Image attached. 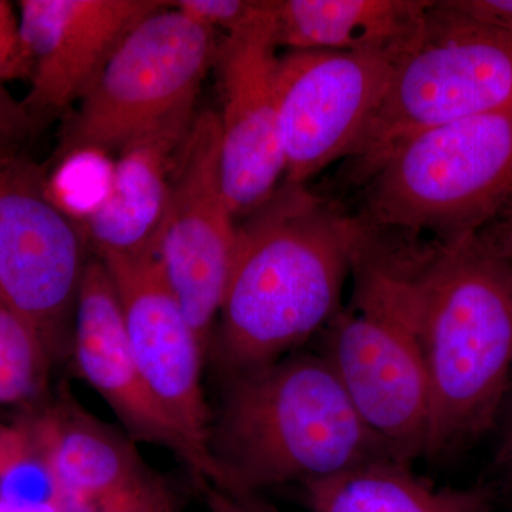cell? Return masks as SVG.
<instances>
[{"mask_svg": "<svg viewBox=\"0 0 512 512\" xmlns=\"http://www.w3.org/2000/svg\"><path fill=\"white\" fill-rule=\"evenodd\" d=\"M244 220L211 346L224 377L278 362L329 325L363 234L360 218L284 181Z\"/></svg>", "mask_w": 512, "mask_h": 512, "instance_id": "obj_1", "label": "cell"}, {"mask_svg": "<svg viewBox=\"0 0 512 512\" xmlns=\"http://www.w3.org/2000/svg\"><path fill=\"white\" fill-rule=\"evenodd\" d=\"M412 285L430 393L426 456L466 446L512 389V259L481 234L414 242Z\"/></svg>", "mask_w": 512, "mask_h": 512, "instance_id": "obj_2", "label": "cell"}, {"mask_svg": "<svg viewBox=\"0 0 512 512\" xmlns=\"http://www.w3.org/2000/svg\"><path fill=\"white\" fill-rule=\"evenodd\" d=\"M210 446L232 497L255 512H266L256 498L265 488L393 458L357 413L328 357L308 352L225 377Z\"/></svg>", "mask_w": 512, "mask_h": 512, "instance_id": "obj_3", "label": "cell"}, {"mask_svg": "<svg viewBox=\"0 0 512 512\" xmlns=\"http://www.w3.org/2000/svg\"><path fill=\"white\" fill-rule=\"evenodd\" d=\"M414 239L363 222L353 293L325 329V349L340 382L390 456L410 464L426 456L430 393L412 266Z\"/></svg>", "mask_w": 512, "mask_h": 512, "instance_id": "obj_4", "label": "cell"}, {"mask_svg": "<svg viewBox=\"0 0 512 512\" xmlns=\"http://www.w3.org/2000/svg\"><path fill=\"white\" fill-rule=\"evenodd\" d=\"M365 184L369 227L436 241L480 234L512 200V106L409 138Z\"/></svg>", "mask_w": 512, "mask_h": 512, "instance_id": "obj_5", "label": "cell"}, {"mask_svg": "<svg viewBox=\"0 0 512 512\" xmlns=\"http://www.w3.org/2000/svg\"><path fill=\"white\" fill-rule=\"evenodd\" d=\"M512 106V33L433 2L419 45L394 66L382 106L350 160L360 183L423 131Z\"/></svg>", "mask_w": 512, "mask_h": 512, "instance_id": "obj_6", "label": "cell"}, {"mask_svg": "<svg viewBox=\"0 0 512 512\" xmlns=\"http://www.w3.org/2000/svg\"><path fill=\"white\" fill-rule=\"evenodd\" d=\"M222 39L173 5L137 23L70 111L55 161L113 153L158 120L197 101Z\"/></svg>", "mask_w": 512, "mask_h": 512, "instance_id": "obj_7", "label": "cell"}, {"mask_svg": "<svg viewBox=\"0 0 512 512\" xmlns=\"http://www.w3.org/2000/svg\"><path fill=\"white\" fill-rule=\"evenodd\" d=\"M86 245L80 224L56 201L46 168L0 151V293L52 360L72 343Z\"/></svg>", "mask_w": 512, "mask_h": 512, "instance_id": "obj_8", "label": "cell"}, {"mask_svg": "<svg viewBox=\"0 0 512 512\" xmlns=\"http://www.w3.org/2000/svg\"><path fill=\"white\" fill-rule=\"evenodd\" d=\"M237 234L222 183L217 111H200L175 168L154 256L207 356Z\"/></svg>", "mask_w": 512, "mask_h": 512, "instance_id": "obj_9", "label": "cell"}, {"mask_svg": "<svg viewBox=\"0 0 512 512\" xmlns=\"http://www.w3.org/2000/svg\"><path fill=\"white\" fill-rule=\"evenodd\" d=\"M396 62L326 50H285L276 72L284 183L306 185L349 158L382 106Z\"/></svg>", "mask_w": 512, "mask_h": 512, "instance_id": "obj_10", "label": "cell"}, {"mask_svg": "<svg viewBox=\"0 0 512 512\" xmlns=\"http://www.w3.org/2000/svg\"><path fill=\"white\" fill-rule=\"evenodd\" d=\"M70 350L77 375L109 404L131 440L165 448L190 470L195 483L205 481L232 497L212 451L178 426L144 382L128 348L116 286L99 258L84 268Z\"/></svg>", "mask_w": 512, "mask_h": 512, "instance_id": "obj_11", "label": "cell"}, {"mask_svg": "<svg viewBox=\"0 0 512 512\" xmlns=\"http://www.w3.org/2000/svg\"><path fill=\"white\" fill-rule=\"evenodd\" d=\"M278 49L269 0L264 18L222 37L215 63L222 183L237 220L262 207L285 177L276 89Z\"/></svg>", "mask_w": 512, "mask_h": 512, "instance_id": "obj_12", "label": "cell"}, {"mask_svg": "<svg viewBox=\"0 0 512 512\" xmlns=\"http://www.w3.org/2000/svg\"><path fill=\"white\" fill-rule=\"evenodd\" d=\"M123 312L128 348L151 392L195 443L211 450L212 416L202 367L207 353L154 254L97 255Z\"/></svg>", "mask_w": 512, "mask_h": 512, "instance_id": "obj_13", "label": "cell"}, {"mask_svg": "<svg viewBox=\"0 0 512 512\" xmlns=\"http://www.w3.org/2000/svg\"><path fill=\"white\" fill-rule=\"evenodd\" d=\"M163 0H22L20 29L32 74L22 100L36 130L79 103L137 23Z\"/></svg>", "mask_w": 512, "mask_h": 512, "instance_id": "obj_14", "label": "cell"}, {"mask_svg": "<svg viewBox=\"0 0 512 512\" xmlns=\"http://www.w3.org/2000/svg\"><path fill=\"white\" fill-rule=\"evenodd\" d=\"M185 104L121 148L103 198L80 224L97 255L154 254L171 181L197 119Z\"/></svg>", "mask_w": 512, "mask_h": 512, "instance_id": "obj_15", "label": "cell"}, {"mask_svg": "<svg viewBox=\"0 0 512 512\" xmlns=\"http://www.w3.org/2000/svg\"><path fill=\"white\" fill-rule=\"evenodd\" d=\"M26 427L56 503L133 487L156 476L138 454L136 441L87 412L69 393Z\"/></svg>", "mask_w": 512, "mask_h": 512, "instance_id": "obj_16", "label": "cell"}, {"mask_svg": "<svg viewBox=\"0 0 512 512\" xmlns=\"http://www.w3.org/2000/svg\"><path fill=\"white\" fill-rule=\"evenodd\" d=\"M433 2L426 0H271L276 43L400 62L419 45Z\"/></svg>", "mask_w": 512, "mask_h": 512, "instance_id": "obj_17", "label": "cell"}, {"mask_svg": "<svg viewBox=\"0 0 512 512\" xmlns=\"http://www.w3.org/2000/svg\"><path fill=\"white\" fill-rule=\"evenodd\" d=\"M298 498L309 512H493L497 493L491 484L439 487L384 458L298 485Z\"/></svg>", "mask_w": 512, "mask_h": 512, "instance_id": "obj_18", "label": "cell"}, {"mask_svg": "<svg viewBox=\"0 0 512 512\" xmlns=\"http://www.w3.org/2000/svg\"><path fill=\"white\" fill-rule=\"evenodd\" d=\"M52 362L36 330L0 293V406L36 402Z\"/></svg>", "mask_w": 512, "mask_h": 512, "instance_id": "obj_19", "label": "cell"}, {"mask_svg": "<svg viewBox=\"0 0 512 512\" xmlns=\"http://www.w3.org/2000/svg\"><path fill=\"white\" fill-rule=\"evenodd\" d=\"M171 5L202 26L227 36L264 18L269 0H178Z\"/></svg>", "mask_w": 512, "mask_h": 512, "instance_id": "obj_20", "label": "cell"}, {"mask_svg": "<svg viewBox=\"0 0 512 512\" xmlns=\"http://www.w3.org/2000/svg\"><path fill=\"white\" fill-rule=\"evenodd\" d=\"M32 62L12 3L0 0V84L29 80Z\"/></svg>", "mask_w": 512, "mask_h": 512, "instance_id": "obj_21", "label": "cell"}, {"mask_svg": "<svg viewBox=\"0 0 512 512\" xmlns=\"http://www.w3.org/2000/svg\"><path fill=\"white\" fill-rule=\"evenodd\" d=\"M37 133L22 100H16L0 84V151L20 153V148Z\"/></svg>", "mask_w": 512, "mask_h": 512, "instance_id": "obj_22", "label": "cell"}, {"mask_svg": "<svg viewBox=\"0 0 512 512\" xmlns=\"http://www.w3.org/2000/svg\"><path fill=\"white\" fill-rule=\"evenodd\" d=\"M33 456L28 427L0 424V478L9 476Z\"/></svg>", "mask_w": 512, "mask_h": 512, "instance_id": "obj_23", "label": "cell"}, {"mask_svg": "<svg viewBox=\"0 0 512 512\" xmlns=\"http://www.w3.org/2000/svg\"><path fill=\"white\" fill-rule=\"evenodd\" d=\"M448 3L467 18L512 33V0H448Z\"/></svg>", "mask_w": 512, "mask_h": 512, "instance_id": "obj_24", "label": "cell"}, {"mask_svg": "<svg viewBox=\"0 0 512 512\" xmlns=\"http://www.w3.org/2000/svg\"><path fill=\"white\" fill-rule=\"evenodd\" d=\"M494 471L498 484L493 485L495 493L501 490L512 501V421H505L503 436L494 458Z\"/></svg>", "mask_w": 512, "mask_h": 512, "instance_id": "obj_25", "label": "cell"}, {"mask_svg": "<svg viewBox=\"0 0 512 512\" xmlns=\"http://www.w3.org/2000/svg\"><path fill=\"white\" fill-rule=\"evenodd\" d=\"M480 234L512 259V200Z\"/></svg>", "mask_w": 512, "mask_h": 512, "instance_id": "obj_26", "label": "cell"}, {"mask_svg": "<svg viewBox=\"0 0 512 512\" xmlns=\"http://www.w3.org/2000/svg\"><path fill=\"white\" fill-rule=\"evenodd\" d=\"M197 488L200 490L202 500L208 512H255L249 510L244 504L239 503L234 497L220 490L210 483L198 481Z\"/></svg>", "mask_w": 512, "mask_h": 512, "instance_id": "obj_27", "label": "cell"}, {"mask_svg": "<svg viewBox=\"0 0 512 512\" xmlns=\"http://www.w3.org/2000/svg\"><path fill=\"white\" fill-rule=\"evenodd\" d=\"M0 512H60L56 501L47 503H18L0 495Z\"/></svg>", "mask_w": 512, "mask_h": 512, "instance_id": "obj_28", "label": "cell"}, {"mask_svg": "<svg viewBox=\"0 0 512 512\" xmlns=\"http://www.w3.org/2000/svg\"><path fill=\"white\" fill-rule=\"evenodd\" d=\"M505 412H507V419L505 421H512V389L510 394H508L507 402H505Z\"/></svg>", "mask_w": 512, "mask_h": 512, "instance_id": "obj_29", "label": "cell"}]
</instances>
